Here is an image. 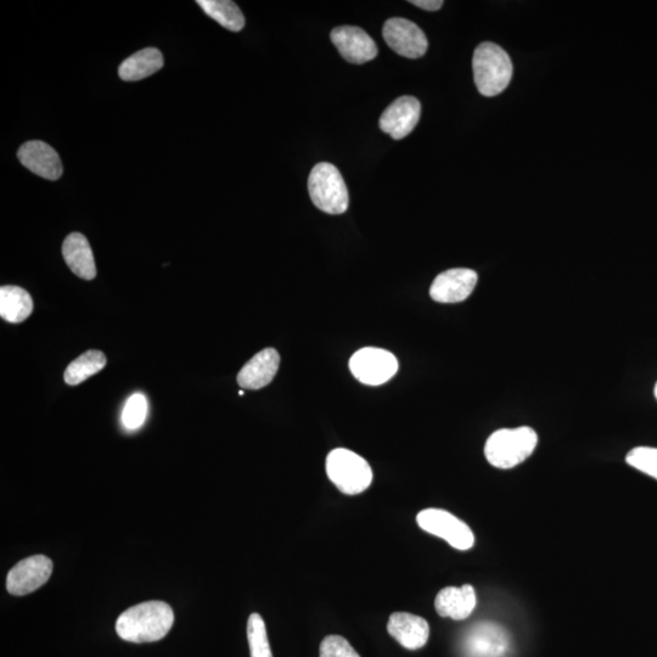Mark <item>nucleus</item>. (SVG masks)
<instances>
[{"instance_id": "f257e3e1", "label": "nucleus", "mask_w": 657, "mask_h": 657, "mask_svg": "<svg viewBox=\"0 0 657 657\" xmlns=\"http://www.w3.org/2000/svg\"><path fill=\"white\" fill-rule=\"evenodd\" d=\"M174 614L164 602H145L122 612L116 622L119 637L131 643L159 642L171 631Z\"/></svg>"}, {"instance_id": "f03ea898", "label": "nucleus", "mask_w": 657, "mask_h": 657, "mask_svg": "<svg viewBox=\"0 0 657 657\" xmlns=\"http://www.w3.org/2000/svg\"><path fill=\"white\" fill-rule=\"evenodd\" d=\"M537 443V432L529 426L501 429L488 437L485 456L494 468L513 469L531 457Z\"/></svg>"}, {"instance_id": "7ed1b4c3", "label": "nucleus", "mask_w": 657, "mask_h": 657, "mask_svg": "<svg viewBox=\"0 0 657 657\" xmlns=\"http://www.w3.org/2000/svg\"><path fill=\"white\" fill-rule=\"evenodd\" d=\"M474 80L485 97H496L508 88L513 77L510 56L498 44L481 43L473 58Z\"/></svg>"}, {"instance_id": "20e7f679", "label": "nucleus", "mask_w": 657, "mask_h": 657, "mask_svg": "<svg viewBox=\"0 0 657 657\" xmlns=\"http://www.w3.org/2000/svg\"><path fill=\"white\" fill-rule=\"evenodd\" d=\"M308 192L314 206L329 215H342L350 205L344 178L338 167L328 162L313 167L308 178Z\"/></svg>"}, {"instance_id": "39448f33", "label": "nucleus", "mask_w": 657, "mask_h": 657, "mask_svg": "<svg viewBox=\"0 0 657 657\" xmlns=\"http://www.w3.org/2000/svg\"><path fill=\"white\" fill-rule=\"evenodd\" d=\"M327 474L331 482L347 496L367 491L373 482V470L367 460L345 448L328 454Z\"/></svg>"}, {"instance_id": "423d86ee", "label": "nucleus", "mask_w": 657, "mask_h": 657, "mask_svg": "<svg viewBox=\"0 0 657 657\" xmlns=\"http://www.w3.org/2000/svg\"><path fill=\"white\" fill-rule=\"evenodd\" d=\"M417 522L421 530L445 539L453 548L464 552V550L474 547V532L464 521L446 510L425 509L420 511Z\"/></svg>"}, {"instance_id": "0eeeda50", "label": "nucleus", "mask_w": 657, "mask_h": 657, "mask_svg": "<svg viewBox=\"0 0 657 657\" xmlns=\"http://www.w3.org/2000/svg\"><path fill=\"white\" fill-rule=\"evenodd\" d=\"M350 369L358 381L370 386L387 383L398 372L397 358L381 348L365 347L352 356Z\"/></svg>"}, {"instance_id": "6e6552de", "label": "nucleus", "mask_w": 657, "mask_h": 657, "mask_svg": "<svg viewBox=\"0 0 657 657\" xmlns=\"http://www.w3.org/2000/svg\"><path fill=\"white\" fill-rule=\"evenodd\" d=\"M509 648L508 632L493 622H480L471 626L462 643L464 657H505Z\"/></svg>"}, {"instance_id": "1a4fd4ad", "label": "nucleus", "mask_w": 657, "mask_h": 657, "mask_svg": "<svg viewBox=\"0 0 657 657\" xmlns=\"http://www.w3.org/2000/svg\"><path fill=\"white\" fill-rule=\"evenodd\" d=\"M383 36L387 46L398 55L408 59H419L428 52V38L418 25L402 18L385 22Z\"/></svg>"}, {"instance_id": "9d476101", "label": "nucleus", "mask_w": 657, "mask_h": 657, "mask_svg": "<svg viewBox=\"0 0 657 657\" xmlns=\"http://www.w3.org/2000/svg\"><path fill=\"white\" fill-rule=\"evenodd\" d=\"M52 572L53 561L46 555H35L22 560L8 574V592L16 597L35 592L48 582Z\"/></svg>"}, {"instance_id": "9b49d317", "label": "nucleus", "mask_w": 657, "mask_h": 657, "mask_svg": "<svg viewBox=\"0 0 657 657\" xmlns=\"http://www.w3.org/2000/svg\"><path fill=\"white\" fill-rule=\"evenodd\" d=\"M331 42L339 50L342 58L351 64H367L378 56L374 39L356 26H340L330 33Z\"/></svg>"}, {"instance_id": "f8f14e48", "label": "nucleus", "mask_w": 657, "mask_h": 657, "mask_svg": "<svg viewBox=\"0 0 657 657\" xmlns=\"http://www.w3.org/2000/svg\"><path fill=\"white\" fill-rule=\"evenodd\" d=\"M477 273L469 268H453L443 272L430 288L431 299L440 303L463 302L473 294Z\"/></svg>"}, {"instance_id": "ddd939ff", "label": "nucleus", "mask_w": 657, "mask_h": 657, "mask_svg": "<svg viewBox=\"0 0 657 657\" xmlns=\"http://www.w3.org/2000/svg\"><path fill=\"white\" fill-rule=\"evenodd\" d=\"M420 101L414 97H401L393 101L380 117L381 131L389 134L392 139L406 138L417 127L420 120Z\"/></svg>"}, {"instance_id": "4468645a", "label": "nucleus", "mask_w": 657, "mask_h": 657, "mask_svg": "<svg viewBox=\"0 0 657 657\" xmlns=\"http://www.w3.org/2000/svg\"><path fill=\"white\" fill-rule=\"evenodd\" d=\"M19 160L32 173L48 181H58L63 174L60 156L47 143L32 140L21 146Z\"/></svg>"}, {"instance_id": "2eb2a0df", "label": "nucleus", "mask_w": 657, "mask_h": 657, "mask_svg": "<svg viewBox=\"0 0 657 657\" xmlns=\"http://www.w3.org/2000/svg\"><path fill=\"white\" fill-rule=\"evenodd\" d=\"M387 631L403 648L419 650L425 647L430 637V626L423 617L409 612H395L387 623Z\"/></svg>"}, {"instance_id": "dca6fc26", "label": "nucleus", "mask_w": 657, "mask_h": 657, "mask_svg": "<svg viewBox=\"0 0 657 657\" xmlns=\"http://www.w3.org/2000/svg\"><path fill=\"white\" fill-rule=\"evenodd\" d=\"M280 356L274 348L257 353L238 374V384L246 390H260L272 383L277 375Z\"/></svg>"}, {"instance_id": "f3484780", "label": "nucleus", "mask_w": 657, "mask_h": 657, "mask_svg": "<svg viewBox=\"0 0 657 657\" xmlns=\"http://www.w3.org/2000/svg\"><path fill=\"white\" fill-rule=\"evenodd\" d=\"M477 598L475 588L470 584L462 587H447L437 594L435 608L437 614L456 621H463L473 614Z\"/></svg>"}, {"instance_id": "a211bd4d", "label": "nucleus", "mask_w": 657, "mask_h": 657, "mask_svg": "<svg viewBox=\"0 0 657 657\" xmlns=\"http://www.w3.org/2000/svg\"><path fill=\"white\" fill-rule=\"evenodd\" d=\"M63 256L66 265L78 278L93 280L97 277L94 255L91 245L81 233H72L63 244Z\"/></svg>"}, {"instance_id": "6ab92c4d", "label": "nucleus", "mask_w": 657, "mask_h": 657, "mask_svg": "<svg viewBox=\"0 0 657 657\" xmlns=\"http://www.w3.org/2000/svg\"><path fill=\"white\" fill-rule=\"evenodd\" d=\"M164 67V56L159 49L145 48L129 56L120 65L119 75L126 82H137L154 75Z\"/></svg>"}, {"instance_id": "aec40b11", "label": "nucleus", "mask_w": 657, "mask_h": 657, "mask_svg": "<svg viewBox=\"0 0 657 657\" xmlns=\"http://www.w3.org/2000/svg\"><path fill=\"white\" fill-rule=\"evenodd\" d=\"M33 312V300L25 289L19 286H2L0 289V317L5 322L22 323Z\"/></svg>"}, {"instance_id": "412c9836", "label": "nucleus", "mask_w": 657, "mask_h": 657, "mask_svg": "<svg viewBox=\"0 0 657 657\" xmlns=\"http://www.w3.org/2000/svg\"><path fill=\"white\" fill-rule=\"evenodd\" d=\"M207 16L232 32H240L245 26V18L240 8L230 0H198L196 2Z\"/></svg>"}, {"instance_id": "4be33fe9", "label": "nucleus", "mask_w": 657, "mask_h": 657, "mask_svg": "<svg viewBox=\"0 0 657 657\" xmlns=\"http://www.w3.org/2000/svg\"><path fill=\"white\" fill-rule=\"evenodd\" d=\"M105 365L106 357L103 352L89 350L67 367L64 374L65 383L70 386L80 385L91 376L101 372Z\"/></svg>"}, {"instance_id": "5701e85b", "label": "nucleus", "mask_w": 657, "mask_h": 657, "mask_svg": "<svg viewBox=\"0 0 657 657\" xmlns=\"http://www.w3.org/2000/svg\"><path fill=\"white\" fill-rule=\"evenodd\" d=\"M247 640H249L251 657H273L269 647L266 623L262 616L252 614L247 621Z\"/></svg>"}, {"instance_id": "b1692460", "label": "nucleus", "mask_w": 657, "mask_h": 657, "mask_svg": "<svg viewBox=\"0 0 657 657\" xmlns=\"http://www.w3.org/2000/svg\"><path fill=\"white\" fill-rule=\"evenodd\" d=\"M148 414V402L142 393H136L126 403L122 412V423L127 430H137L144 424Z\"/></svg>"}, {"instance_id": "393cba45", "label": "nucleus", "mask_w": 657, "mask_h": 657, "mask_svg": "<svg viewBox=\"0 0 657 657\" xmlns=\"http://www.w3.org/2000/svg\"><path fill=\"white\" fill-rule=\"evenodd\" d=\"M626 462L657 480V448L637 447L627 454Z\"/></svg>"}, {"instance_id": "a878e982", "label": "nucleus", "mask_w": 657, "mask_h": 657, "mask_svg": "<svg viewBox=\"0 0 657 657\" xmlns=\"http://www.w3.org/2000/svg\"><path fill=\"white\" fill-rule=\"evenodd\" d=\"M320 657H361L345 638L328 636L324 638L319 649Z\"/></svg>"}, {"instance_id": "bb28decb", "label": "nucleus", "mask_w": 657, "mask_h": 657, "mask_svg": "<svg viewBox=\"0 0 657 657\" xmlns=\"http://www.w3.org/2000/svg\"><path fill=\"white\" fill-rule=\"evenodd\" d=\"M409 3L415 5V7H418L426 11L440 10L443 5L442 0H412V2Z\"/></svg>"}, {"instance_id": "cd10ccee", "label": "nucleus", "mask_w": 657, "mask_h": 657, "mask_svg": "<svg viewBox=\"0 0 657 657\" xmlns=\"http://www.w3.org/2000/svg\"><path fill=\"white\" fill-rule=\"evenodd\" d=\"M654 393H655V397H656V400H657V384L655 385Z\"/></svg>"}]
</instances>
